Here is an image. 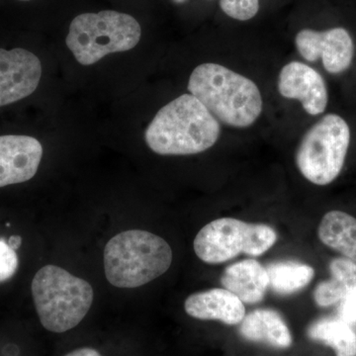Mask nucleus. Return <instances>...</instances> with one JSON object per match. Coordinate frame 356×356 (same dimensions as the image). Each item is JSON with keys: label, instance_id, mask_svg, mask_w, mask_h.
Segmentation results:
<instances>
[{"label": "nucleus", "instance_id": "aec40b11", "mask_svg": "<svg viewBox=\"0 0 356 356\" xmlns=\"http://www.w3.org/2000/svg\"><path fill=\"white\" fill-rule=\"evenodd\" d=\"M16 250L10 248L4 238H0V283L11 280L18 268Z\"/></svg>", "mask_w": 356, "mask_h": 356}, {"label": "nucleus", "instance_id": "1a4fd4ad", "mask_svg": "<svg viewBox=\"0 0 356 356\" xmlns=\"http://www.w3.org/2000/svg\"><path fill=\"white\" fill-rule=\"evenodd\" d=\"M42 76L41 62L24 49H0V107L31 95Z\"/></svg>", "mask_w": 356, "mask_h": 356}, {"label": "nucleus", "instance_id": "412c9836", "mask_svg": "<svg viewBox=\"0 0 356 356\" xmlns=\"http://www.w3.org/2000/svg\"><path fill=\"white\" fill-rule=\"evenodd\" d=\"M314 299L320 307H329L341 301V294L334 280L323 281L316 287Z\"/></svg>", "mask_w": 356, "mask_h": 356}, {"label": "nucleus", "instance_id": "6e6552de", "mask_svg": "<svg viewBox=\"0 0 356 356\" xmlns=\"http://www.w3.org/2000/svg\"><path fill=\"white\" fill-rule=\"evenodd\" d=\"M297 50L308 62L322 58L327 72L341 74L350 67L355 56V44L350 33L344 28L337 27L318 32L311 29L301 30L295 38Z\"/></svg>", "mask_w": 356, "mask_h": 356}, {"label": "nucleus", "instance_id": "a211bd4d", "mask_svg": "<svg viewBox=\"0 0 356 356\" xmlns=\"http://www.w3.org/2000/svg\"><path fill=\"white\" fill-rule=\"evenodd\" d=\"M332 280L339 286L341 301L356 302V264L344 257L334 259L330 264Z\"/></svg>", "mask_w": 356, "mask_h": 356}, {"label": "nucleus", "instance_id": "5701e85b", "mask_svg": "<svg viewBox=\"0 0 356 356\" xmlns=\"http://www.w3.org/2000/svg\"><path fill=\"white\" fill-rule=\"evenodd\" d=\"M7 243L14 250H17L20 248L21 243H22V238L19 236H13L9 238Z\"/></svg>", "mask_w": 356, "mask_h": 356}, {"label": "nucleus", "instance_id": "423d86ee", "mask_svg": "<svg viewBox=\"0 0 356 356\" xmlns=\"http://www.w3.org/2000/svg\"><path fill=\"white\" fill-rule=\"evenodd\" d=\"M350 143V126L343 117L325 115L301 140L296 154L300 172L312 184H332L343 170Z\"/></svg>", "mask_w": 356, "mask_h": 356}, {"label": "nucleus", "instance_id": "39448f33", "mask_svg": "<svg viewBox=\"0 0 356 356\" xmlns=\"http://www.w3.org/2000/svg\"><path fill=\"white\" fill-rule=\"evenodd\" d=\"M140 36L142 29L133 16L104 10L76 16L65 43L79 64L90 65L110 54L135 48Z\"/></svg>", "mask_w": 356, "mask_h": 356}, {"label": "nucleus", "instance_id": "f257e3e1", "mask_svg": "<svg viewBox=\"0 0 356 356\" xmlns=\"http://www.w3.org/2000/svg\"><path fill=\"white\" fill-rule=\"evenodd\" d=\"M219 121L195 96L182 95L159 110L145 139L161 156H188L207 151L219 139Z\"/></svg>", "mask_w": 356, "mask_h": 356}, {"label": "nucleus", "instance_id": "f8f14e48", "mask_svg": "<svg viewBox=\"0 0 356 356\" xmlns=\"http://www.w3.org/2000/svg\"><path fill=\"white\" fill-rule=\"evenodd\" d=\"M184 309L192 318L221 321L231 325L241 324L245 316L243 302L225 288L194 293L185 300Z\"/></svg>", "mask_w": 356, "mask_h": 356}, {"label": "nucleus", "instance_id": "393cba45", "mask_svg": "<svg viewBox=\"0 0 356 356\" xmlns=\"http://www.w3.org/2000/svg\"><path fill=\"white\" fill-rule=\"evenodd\" d=\"M19 1H31V0H19Z\"/></svg>", "mask_w": 356, "mask_h": 356}, {"label": "nucleus", "instance_id": "6ab92c4d", "mask_svg": "<svg viewBox=\"0 0 356 356\" xmlns=\"http://www.w3.org/2000/svg\"><path fill=\"white\" fill-rule=\"evenodd\" d=\"M220 7L233 19L248 21L259 10V0H220Z\"/></svg>", "mask_w": 356, "mask_h": 356}, {"label": "nucleus", "instance_id": "2eb2a0df", "mask_svg": "<svg viewBox=\"0 0 356 356\" xmlns=\"http://www.w3.org/2000/svg\"><path fill=\"white\" fill-rule=\"evenodd\" d=\"M318 235L327 247L356 264L355 218L341 211H331L323 217Z\"/></svg>", "mask_w": 356, "mask_h": 356}, {"label": "nucleus", "instance_id": "4be33fe9", "mask_svg": "<svg viewBox=\"0 0 356 356\" xmlns=\"http://www.w3.org/2000/svg\"><path fill=\"white\" fill-rule=\"evenodd\" d=\"M65 356H102L100 355L99 351L91 348H77L67 353Z\"/></svg>", "mask_w": 356, "mask_h": 356}, {"label": "nucleus", "instance_id": "f3484780", "mask_svg": "<svg viewBox=\"0 0 356 356\" xmlns=\"http://www.w3.org/2000/svg\"><path fill=\"white\" fill-rule=\"evenodd\" d=\"M266 268L269 287L282 295L300 291L311 282L315 275L313 267L294 261L273 262Z\"/></svg>", "mask_w": 356, "mask_h": 356}, {"label": "nucleus", "instance_id": "4468645a", "mask_svg": "<svg viewBox=\"0 0 356 356\" xmlns=\"http://www.w3.org/2000/svg\"><path fill=\"white\" fill-rule=\"evenodd\" d=\"M241 334L254 343L273 348H287L292 344L289 327L276 311L259 309L245 316L240 327Z\"/></svg>", "mask_w": 356, "mask_h": 356}, {"label": "nucleus", "instance_id": "20e7f679", "mask_svg": "<svg viewBox=\"0 0 356 356\" xmlns=\"http://www.w3.org/2000/svg\"><path fill=\"white\" fill-rule=\"evenodd\" d=\"M32 296L40 322L47 331L62 334L74 329L92 305V287L64 268L46 266L33 278Z\"/></svg>", "mask_w": 356, "mask_h": 356}, {"label": "nucleus", "instance_id": "ddd939ff", "mask_svg": "<svg viewBox=\"0 0 356 356\" xmlns=\"http://www.w3.org/2000/svg\"><path fill=\"white\" fill-rule=\"evenodd\" d=\"M221 282L225 289L245 304L259 303L269 287L266 267L254 259H245L227 267Z\"/></svg>", "mask_w": 356, "mask_h": 356}, {"label": "nucleus", "instance_id": "f03ea898", "mask_svg": "<svg viewBox=\"0 0 356 356\" xmlns=\"http://www.w3.org/2000/svg\"><path fill=\"white\" fill-rule=\"evenodd\" d=\"M188 90L215 118L231 127H250L261 114L257 84L221 65H198L189 79Z\"/></svg>", "mask_w": 356, "mask_h": 356}, {"label": "nucleus", "instance_id": "b1692460", "mask_svg": "<svg viewBox=\"0 0 356 356\" xmlns=\"http://www.w3.org/2000/svg\"><path fill=\"white\" fill-rule=\"evenodd\" d=\"M172 1L177 4H181V3H184V2H186L187 0H172Z\"/></svg>", "mask_w": 356, "mask_h": 356}, {"label": "nucleus", "instance_id": "9d476101", "mask_svg": "<svg viewBox=\"0 0 356 356\" xmlns=\"http://www.w3.org/2000/svg\"><path fill=\"white\" fill-rule=\"evenodd\" d=\"M43 156L41 143L30 136H0V188L35 177Z\"/></svg>", "mask_w": 356, "mask_h": 356}, {"label": "nucleus", "instance_id": "0eeeda50", "mask_svg": "<svg viewBox=\"0 0 356 356\" xmlns=\"http://www.w3.org/2000/svg\"><path fill=\"white\" fill-rule=\"evenodd\" d=\"M277 241V234L264 224H250L221 218L206 225L194 240V250L201 261L220 264L241 254L259 257Z\"/></svg>", "mask_w": 356, "mask_h": 356}, {"label": "nucleus", "instance_id": "dca6fc26", "mask_svg": "<svg viewBox=\"0 0 356 356\" xmlns=\"http://www.w3.org/2000/svg\"><path fill=\"white\" fill-rule=\"evenodd\" d=\"M308 336L331 346L337 356H356L355 332L341 318L317 321L309 327Z\"/></svg>", "mask_w": 356, "mask_h": 356}, {"label": "nucleus", "instance_id": "9b49d317", "mask_svg": "<svg viewBox=\"0 0 356 356\" xmlns=\"http://www.w3.org/2000/svg\"><path fill=\"white\" fill-rule=\"evenodd\" d=\"M278 91L288 99L299 100L312 116L322 114L327 108V86L322 76L308 65L291 62L283 67L278 79Z\"/></svg>", "mask_w": 356, "mask_h": 356}, {"label": "nucleus", "instance_id": "7ed1b4c3", "mask_svg": "<svg viewBox=\"0 0 356 356\" xmlns=\"http://www.w3.org/2000/svg\"><path fill=\"white\" fill-rule=\"evenodd\" d=\"M172 262V250L161 236L129 229L113 236L104 250L105 275L118 288H137L163 275Z\"/></svg>", "mask_w": 356, "mask_h": 356}]
</instances>
